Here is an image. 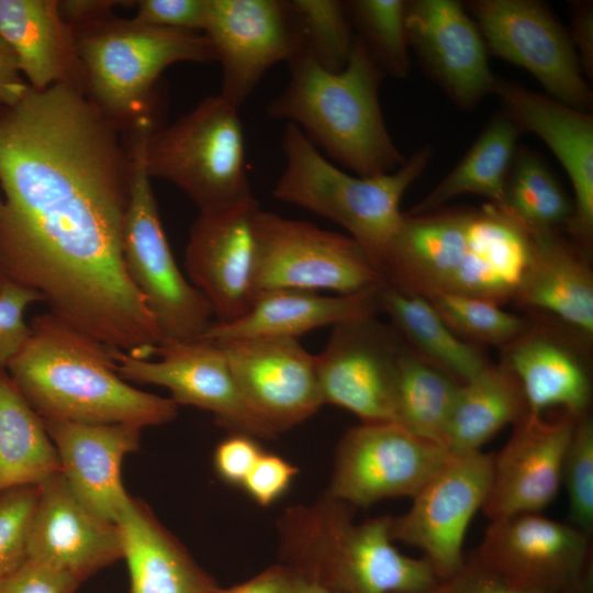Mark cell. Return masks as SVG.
I'll use <instances>...</instances> for the list:
<instances>
[{"label":"cell","mask_w":593,"mask_h":593,"mask_svg":"<svg viewBox=\"0 0 593 593\" xmlns=\"http://www.w3.org/2000/svg\"><path fill=\"white\" fill-rule=\"evenodd\" d=\"M127 134L79 89L29 87L0 109V281L110 348L148 359L163 338L123 259Z\"/></svg>","instance_id":"cell-1"},{"label":"cell","mask_w":593,"mask_h":593,"mask_svg":"<svg viewBox=\"0 0 593 593\" xmlns=\"http://www.w3.org/2000/svg\"><path fill=\"white\" fill-rule=\"evenodd\" d=\"M303 49L324 69L338 72L347 65L356 34L344 1L284 0Z\"/></svg>","instance_id":"cell-37"},{"label":"cell","mask_w":593,"mask_h":593,"mask_svg":"<svg viewBox=\"0 0 593 593\" xmlns=\"http://www.w3.org/2000/svg\"><path fill=\"white\" fill-rule=\"evenodd\" d=\"M391 516L356 523L351 506L325 493L286 510L278 521L282 564L338 593H417L438 577L424 558L398 550Z\"/></svg>","instance_id":"cell-5"},{"label":"cell","mask_w":593,"mask_h":593,"mask_svg":"<svg viewBox=\"0 0 593 593\" xmlns=\"http://www.w3.org/2000/svg\"><path fill=\"white\" fill-rule=\"evenodd\" d=\"M237 110L220 94L212 96L174 123L157 126L145 146L148 176L175 184L199 210L253 195Z\"/></svg>","instance_id":"cell-9"},{"label":"cell","mask_w":593,"mask_h":593,"mask_svg":"<svg viewBox=\"0 0 593 593\" xmlns=\"http://www.w3.org/2000/svg\"><path fill=\"white\" fill-rule=\"evenodd\" d=\"M378 301L380 311L390 316L426 360L459 382L472 379L490 366L473 344L461 339L446 324L425 296L384 281L378 289Z\"/></svg>","instance_id":"cell-33"},{"label":"cell","mask_w":593,"mask_h":593,"mask_svg":"<svg viewBox=\"0 0 593 593\" xmlns=\"http://www.w3.org/2000/svg\"><path fill=\"white\" fill-rule=\"evenodd\" d=\"M61 472L56 448L42 417L0 369V493L40 486Z\"/></svg>","instance_id":"cell-31"},{"label":"cell","mask_w":593,"mask_h":593,"mask_svg":"<svg viewBox=\"0 0 593 593\" xmlns=\"http://www.w3.org/2000/svg\"><path fill=\"white\" fill-rule=\"evenodd\" d=\"M114 369L124 381L167 388L178 405H192L213 414L232 433L272 439V433L242 399L221 347L213 342L163 340L155 350L160 359H139L109 348Z\"/></svg>","instance_id":"cell-16"},{"label":"cell","mask_w":593,"mask_h":593,"mask_svg":"<svg viewBox=\"0 0 593 593\" xmlns=\"http://www.w3.org/2000/svg\"><path fill=\"white\" fill-rule=\"evenodd\" d=\"M399 351L392 334L373 316L334 326L315 355L323 403L343 407L362 423L393 422Z\"/></svg>","instance_id":"cell-19"},{"label":"cell","mask_w":593,"mask_h":593,"mask_svg":"<svg viewBox=\"0 0 593 593\" xmlns=\"http://www.w3.org/2000/svg\"><path fill=\"white\" fill-rule=\"evenodd\" d=\"M128 3L132 2L118 0H64L58 1V9L64 21L76 34L113 15L114 8L127 5Z\"/></svg>","instance_id":"cell-48"},{"label":"cell","mask_w":593,"mask_h":593,"mask_svg":"<svg viewBox=\"0 0 593 593\" xmlns=\"http://www.w3.org/2000/svg\"><path fill=\"white\" fill-rule=\"evenodd\" d=\"M527 411L522 389L504 367L489 366L460 383L444 434L448 452L481 450L501 429Z\"/></svg>","instance_id":"cell-30"},{"label":"cell","mask_w":593,"mask_h":593,"mask_svg":"<svg viewBox=\"0 0 593 593\" xmlns=\"http://www.w3.org/2000/svg\"><path fill=\"white\" fill-rule=\"evenodd\" d=\"M569 499L572 525L593 533V422L588 413L578 417L568 444L561 472Z\"/></svg>","instance_id":"cell-39"},{"label":"cell","mask_w":593,"mask_h":593,"mask_svg":"<svg viewBox=\"0 0 593 593\" xmlns=\"http://www.w3.org/2000/svg\"><path fill=\"white\" fill-rule=\"evenodd\" d=\"M447 456L444 446L394 422L361 423L340 438L326 493L360 507L390 497H413Z\"/></svg>","instance_id":"cell-14"},{"label":"cell","mask_w":593,"mask_h":593,"mask_svg":"<svg viewBox=\"0 0 593 593\" xmlns=\"http://www.w3.org/2000/svg\"><path fill=\"white\" fill-rule=\"evenodd\" d=\"M216 344L245 404L276 435L306 421L324 404L315 355L298 338L254 337Z\"/></svg>","instance_id":"cell-17"},{"label":"cell","mask_w":593,"mask_h":593,"mask_svg":"<svg viewBox=\"0 0 593 593\" xmlns=\"http://www.w3.org/2000/svg\"><path fill=\"white\" fill-rule=\"evenodd\" d=\"M1 203H2V199H1V197H0V205H1ZM0 288H1V281H0Z\"/></svg>","instance_id":"cell-52"},{"label":"cell","mask_w":593,"mask_h":593,"mask_svg":"<svg viewBox=\"0 0 593 593\" xmlns=\"http://www.w3.org/2000/svg\"><path fill=\"white\" fill-rule=\"evenodd\" d=\"M493 455L451 454L412 497L404 514L390 518V537L423 551L438 579L463 564V540L492 483Z\"/></svg>","instance_id":"cell-13"},{"label":"cell","mask_w":593,"mask_h":593,"mask_svg":"<svg viewBox=\"0 0 593 593\" xmlns=\"http://www.w3.org/2000/svg\"><path fill=\"white\" fill-rule=\"evenodd\" d=\"M532 255L528 232L500 205L403 213L379 270L384 281L426 296L515 299Z\"/></svg>","instance_id":"cell-2"},{"label":"cell","mask_w":593,"mask_h":593,"mask_svg":"<svg viewBox=\"0 0 593 593\" xmlns=\"http://www.w3.org/2000/svg\"><path fill=\"white\" fill-rule=\"evenodd\" d=\"M459 381L426 359L400 349L393 422L441 446Z\"/></svg>","instance_id":"cell-34"},{"label":"cell","mask_w":593,"mask_h":593,"mask_svg":"<svg viewBox=\"0 0 593 593\" xmlns=\"http://www.w3.org/2000/svg\"><path fill=\"white\" fill-rule=\"evenodd\" d=\"M135 5L137 23L203 33L210 11V0H139Z\"/></svg>","instance_id":"cell-42"},{"label":"cell","mask_w":593,"mask_h":593,"mask_svg":"<svg viewBox=\"0 0 593 593\" xmlns=\"http://www.w3.org/2000/svg\"><path fill=\"white\" fill-rule=\"evenodd\" d=\"M570 30L568 31L577 52L584 77H593V4L591 1H570L568 4Z\"/></svg>","instance_id":"cell-47"},{"label":"cell","mask_w":593,"mask_h":593,"mask_svg":"<svg viewBox=\"0 0 593 593\" xmlns=\"http://www.w3.org/2000/svg\"><path fill=\"white\" fill-rule=\"evenodd\" d=\"M43 422L71 491L96 515L116 524L131 500L121 479L122 460L138 449L141 428L54 418Z\"/></svg>","instance_id":"cell-24"},{"label":"cell","mask_w":593,"mask_h":593,"mask_svg":"<svg viewBox=\"0 0 593 593\" xmlns=\"http://www.w3.org/2000/svg\"><path fill=\"white\" fill-rule=\"evenodd\" d=\"M296 575V574H295ZM294 593H338L296 575Z\"/></svg>","instance_id":"cell-51"},{"label":"cell","mask_w":593,"mask_h":593,"mask_svg":"<svg viewBox=\"0 0 593 593\" xmlns=\"http://www.w3.org/2000/svg\"><path fill=\"white\" fill-rule=\"evenodd\" d=\"M405 27L419 65L456 105L471 110L493 93L489 52L462 2L406 1Z\"/></svg>","instance_id":"cell-20"},{"label":"cell","mask_w":593,"mask_h":593,"mask_svg":"<svg viewBox=\"0 0 593 593\" xmlns=\"http://www.w3.org/2000/svg\"><path fill=\"white\" fill-rule=\"evenodd\" d=\"M281 146L286 161L272 190L275 198L344 227L379 269L403 217L402 197L427 168L432 146L412 153L395 171L374 177L340 170L290 123Z\"/></svg>","instance_id":"cell-6"},{"label":"cell","mask_w":593,"mask_h":593,"mask_svg":"<svg viewBox=\"0 0 593 593\" xmlns=\"http://www.w3.org/2000/svg\"><path fill=\"white\" fill-rule=\"evenodd\" d=\"M38 486H19L0 493V579L27 559V540Z\"/></svg>","instance_id":"cell-40"},{"label":"cell","mask_w":593,"mask_h":593,"mask_svg":"<svg viewBox=\"0 0 593 593\" xmlns=\"http://www.w3.org/2000/svg\"><path fill=\"white\" fill-rule=\"evenodd\" d=\"M157 126L156 118L148 115L126 131L132 176L123 231V259L163 340L193 342L199 340L213 323V312L178 267L160 221L145 166V146Z\"/></svg>","instance_id":"cell-8"},{"label":"cell","mask_w":593,"mask_h":593,"mask_svg":"<svg viewBox=\"0 0 593 593\" xmlns=\"http://www.w3.org/2000/svg\"><path fill=\"white\" fill-rule=\"evenodd\" d=\"M575 416L547 421L527 411L514 423L503 449L493 456L491 489L482 511L491 522L540 513L557 496Z\"/></svg>","instance_id":"cell-21"},{"label":"cell","mask_w":593,"mask_h":593,"mask_svg":"<svg viewBox=\"0 0 593 593\" xmlns=\"http://www.w3.org/2000/svg\"><path fill=\"white\" fill-rule=\"evenodd\" d=\"M262 452L255 437L233 433L215 448L213 456L215 472L227 484L240 488Z\"/></svg>","instance_id":"cell-46"},{"label":"cell","mask_w":593,"mask_h":593,"mask_svg":"<svg viewBox=\"0 0 593 593\" xmlns=\"http://www.w3.org/2000/svg\"><path fill=\"white\" fill-rule=\"evenodd\" d=\"M528 234L530 260L515 299L555 315L583 336L591 337L593 276L588 261L579 248L557 231Z\"/></svg>","instance_id":"cell-27"},{"label":"cell","mask_w":593,"mask_h":593,"mask_svg":"<svg viewBox=\"0 0 593 593\" xmlns=\"http://www.w3.org/2000/svg\"><path fill=\"white\" fill-rule=\"evenodd\" d=\"M591 537L540 513H524L491 522L472 556L533 592L592 593Z\"/></svg>","instance_id":"cell-12"},{"label":"cell","mask_w":593,"mask_h":593,"mask_svg":"<svg viewBox=\"0 0 593 593\" xmlns=\"http://www.w3.org/2000/svg\"><path fill=\"white\" fill-rule=\"evenodd\" d=\"M379 287L336 295L298 289L260 291L245 314L225 323L213 322L200 339L222 343L254 337L299 338L320 327L372 317L380 311Z\"/></svg>","instance_id":"cell-25"},{"label":"cell","mask_w":593,"mask_h":593,"mask_svg":"<svg viewBox=\"0 0 593 593\" xmlns=\"http://www.w3.org/2000/svg\"><path fill=\"white\" fill-rule=\"evenodd\" d=\"M298 469L273 454L262 452L245 478L242 489L260 506H269L289 489Z\"/></svg>","instance_id":"cell-43"},{"label":"cell","mask_w":593,"mask_h":593,"mask_svg":"<svg viewBox=\"0 0 593 593\" xmlns=\"http://www.w3.org/2000/svg\"><path fill=\"white\" fill-rule=\"evenodd\" d=\"M493 94L521 132L538 136L566 170L574 197L568 228L589 246L593 235V116L497 77Z\"/></svg>","instance_id":"cell-23"},{"label":"cell","mask_w":593,"mask_h":593,"mask_svg":"<svg viewBox=\"0 0 593 593\" xmlns=\"http://www.w3.org/2000/svg\"><path fill=\"white\" fill-rule=\"evenodd\" d=\"M521 130L502 111L494 115L458 164L407 214L443 208L462 194H477L501 204Z\"/></svg>","instance_id":"cell-32"},{"label":"cell","mask_w":593,"mask_h":593,"mask_svg":"<svg viewBox=\"0 0 593 593\" xmlns=\"http://www.w3.org/2000/svg\"><path fill=\"white\" fill-rule=\"evenodd\" d=\"M295 581V573L280 563L239 584L230 588L216 585L209 593H294Z\"/></svg>","instance_id":"cell-49"},{"label":"cell","mask_w":593,"mask_h":593,"mask_svg":"<svg viewBox=\"0 0 593 593\" xmlns=\"http://www.w3.org/2000/svg\"><path fill=\"white\" fill-rule=\"evenodd\" d=\"M417 593H537L507 581L485 567L473 556L466 558L462 567L450 577L438 579Z\"/></svg>","instance_id":"cell-44"},{"label":"cell","mask_w":593,"mask_h":593,"mask_svg":"<svg viewBox=\"0 0 593 593\" xmlns=\"http://www.w3.org/2000/svg\"><path fill=\"white\" fill-rule=\"evenodd\" d=\"M30 336L7 371L43 418L127 424L171 422L177 404L130 385L116 373L109 348L48 312L32 318Z\"/></svg>","instance_id":"cell-3"},{"label":"cell","mask_w":593,"mask_h":593,"mask_svg":"<svg viewBox=\"0 0 593 593\" xmlns=\"http://www.w3.org/2000/svg\"><path fill=\"white\" fill-rule=\"evenodd\" d=\"M116 525L131 593H209L216 586L142 502L131 497Z\"/></svg>","instance_id":"cell-28"},{"label":"cell","mask_w":593,"mask_h":593,"mask_svg":"<svg viewBox=\"0 0 593 593\" xmlns=\"http://www.w3.org/2000/svg\"><path fill=\"white\" fill-rule=\"evenodd\" d=\"M79 584L72 575L27 558L0 579V593H74Z\"/></svg>","instance_id":"cell-45"},{"label":"cell","mask_w":593,"mask_h":593,"mask_svg":"<svg viewBox=\"0 0 593 593\" xmlns=\"http://www.w3.org/2000/svg\"><path fill=\"white\" fill-rule=\"evenodd\" d=\"M75 35L87 97L123 131L155 112L154 85L167 67L216 60L203 32L149 26L114 14Z\"/></svg>","instance_id":"cell-7"},{"label":"cell","mask_w":593,"mask_h":593,"mask_svg":"<svg viewBox=\"0 0 593 593\" xmlns=\"http://www.w3.org/2000/svg\"><path fill=\"white\" fill-rule=\"evenodd\" d=\"M38 489L27 558L64 571L80 583L123 559L118 525L91 512L75 495L61 472Z\"/></svg>","instance_id":"cell-22"},{"label":"cell","mask_w":593,"mask_h":593,"mask_svg":"<svg viewBox=\"0 0 593 593\" xmlns=\"http://www.w3.org/2000/svg\"><path fill=\"white\" fill-rule=\"evenodd\" d=\"M204 33L222 65L219 94L236 108L270 67L304 51L281 0H210Z\"/></svg>","instance_id":"cell-18"},{"label":"cell","mask_w":593,"mask_h":593,"mask_svg":"<svg viewBox=\"0 0 593 593\" xmlns=\"http://www.w3.org/2000/svg\"><path fill=\"white\" fill-rule=\"evenodd\" d=\"M0 38L36 90L68 85L86 93L77 38L56 0H0Z\"/></svg>","instance_id":"cell-26"},{"label":"cell","mask_w":593,"mask_h":593,"mask_svg":"<svg viewBox=\"0 0 593 593\" xmlns=\"http://www.w3.org/2000/svg\"><path fill=\"white\" fill-rule=\"evenodd\" d=\"M488 52L528 71L549 97L574 109L592 108L568 30L536 0H471L463 3Z\"/></svg>","instance_id":"cell-11"},{"label":"cell","mask_w":593,"mask_h":593,"mask_svg":"<svg viewBox=\"0 0 593 593\" xmlns=\"http://www.w3.org/2000/svg\"><path fill=\"white\" fill-rule=\"evenodd\" d=\"M289 66L287 87L266 107L269 118L298 126L316 148L360 177L393 172L405 163L380 105L384 76L357 36L338 72L322 68L305 51Z\"/></svg>","instance_id":"cell-4"},{"label":"cell","mask_w":593,"mask_h":593,"mask_svg":"<svg viewBox=\"0 0 593 593\" xmlns=\"http://www.w3.org/2000/svg\"><path fill=\"white\" fill-rule=\"evenodd\" d=\"M256 238L257 293L298 289L353 294L384 282L368 254L349 235L260 209Z\"/></svg>","instance_id":"cell-10"},{"label":"cell","mask_w":593,"mask_h":593,"mask_svg":"<svg viewBox=\"0 0 593 593\" xmlns=\"http://www.w3.org/2000/svg\"><path fill=\"white\" fill-rule=\"evenodd\" d=\"M29 87L14 54L0 38V109L18 102Z\"/></svg>","instance_id":"cell-50"},{"label":"cell","mask_w":593,"mask_h":593,"mask_svg":"<svg viewBox=\"0 0 593 593\" xmlns=\"http://www.w3.org/2000/svg\"><path fill=\"white\" fill-rule=\"evenodd\" d=\"M500 205L528 232L557 231L570 223L574 208L545 160L517 148Z\"/></svg>","instance_id":"cell-35"},{"label":"cell","mask_w":593,"mask_h":593,"mask_svg":"<svg viewBox=\"0 0 593 593\" xmlns=\"http://www.w3.org/2000/svg\"><path fill=\"white\" fill-rule=\"evenodd\" d=\"M505 367L517 380L529 414L550 407L580 417L591 402L589 374L562 343L542 333L524 332L507 345Z\"/></svg>","instance_id":"cell-29"},{"label":"cell","mask_w":593,"mask_h":593,"mask_svg":"<svg viewBox=\"0 0 593 593\" xmlns=\"http://www.w3.org/2000/svg\"><path fill=\"white\" fill-rule=\"evenodd\" d=\"M345 9L357 38L383 76L410 71L404 0H349Z\"/></svg>","instance_id":"cell-36"},{"label":"cell","mask_w":593,"mask_h":593,"mask_svg":"<svg viewBox=\"0 0 593 593\" xmlns=\"http://www.w3.org/2000/svg\"><path fill=\"white\" fill-rule=\"evenodd\" d=\"M446 324L474 342L508 345L525 332V322L492 301L446 292L425 296Z\"/></svg>","instance_id":"cell-38"},{"label":"cell","mask_w":593,"mask_h":593,"mask_svg":"<svg viewBox=\"0 0 593 593\" xmlns=\"http://www.w3.org/2000/svg\"><path fill=\"white\" fill-rule=\"evenodd\" d=\"M256 199L200 210L186 248L189 281L225 323L246 313L256 291Z\"/></svg>","instance_id":"cell-15"},{"label":"cell","mask_w":593,"mask_h":593,"mask_svg":"<svg viewBox=\"0 0 593 593\" xmlns=\"http://www.w3.org/2000/svg\"><path fill=\"white\" fill-rule=\"evenodd\" d=\"M41 296L26 288L1 282L0 288V369L8 368L30 336V324L24 315L26 307Z\"/></svg>","instance_id":"cell-41"}]
</instances>
